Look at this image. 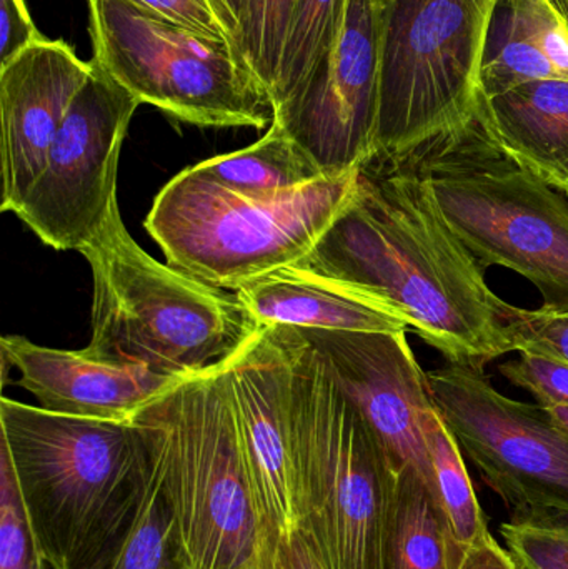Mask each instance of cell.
Here are the masks:
<instances>
[{
	"instance_id": "obj_25",
	"label": "cell",
	"mask_w": 568,
	"mask_h": 569,
	"mask_svg": "<svg viewBox=\"0 0 568 569\" xmlns=\"http://www.w3.org/2000/svg\"><path fill=\"white\" fill-rule=\"evenodd\" d=\"M106 569H187L173 537L156 461L139 518L126 543Z\"/></svg>"
},
{
	"instance_id": "obj_30",
	"label": "cell",
	"mask_w": 568,
	"mask_h": 569,
	"mask_svg": "<svg viewBox=\"0 0 568 569\" xmlns=\"http://www.w3.org/2000/svg\"><path fill=\"white\" fill-rule=\"evenodd\" d=\"M514 12L534 46L568 80V27L549 0H510Z\"/></svg>"
},
{
	"instance_id": "obj_4",
	"label": "cell",
	"mask_w": 568,
	"mask_h": 569,
	"mask_svg": "<svg viewBox=\"0 0 568 569\" xmlns=\"http://www.w3.org/2000/svg\"><path fill=\"white\" fill-rule=\"evenodd\" d=\"M173 537L187 569H260L267 535L240 443L227 363L143 408Z\"/></svg>"
},
{
	"instance_id": "obj_5",
	"label": "cell",
	"mask_w": 568,
	"mask_h": 569,
	"mask_svg": "<svg viewBox=\"0 0 568 569\" xmlns=\"http://www.w3.org/2000/svg\"><path fill=\"white\" fill-rule=\"evenodd\" d=\"M286 331L299 533L326 569H383L399 471L316 348Z\"/></svg>"
},
{
	"instance_id": "obj_35",
	"label": "cell",
	"mask_w": 568,
	"mask_h": 569,
	"mask_svg": "<svg viewBox=\"0 0 568 569\" xmlns=\"http://www.w3.org/2000/svg\"><path fill=\"white\" fill-rule=\"evenodd\" d=\"M217 9H219L220 17H222L226 26L229 27L236 42L237 23H239L240 7L242 0H216Z\"/></svg>"
},
{
	"instance_id": "obj_23",
	"label": "cell",
	"mask_w": 568,
	"mask_h": 569,
	"mask_svg": "<svg viewBox=\"0 0 568 569\" xmlns=\"http://www.w3.org/2000/svg\"><path fill=\"white\" fill-rule=\"evenodd\" d=\"M347 0H296L272 92L273 107L286 102L309 76L339 32Z\"/></svg>"
},
{
	"instance_id": "obj_16",
	"label": "cell",
	"mask_w": 568,
	"mask_h": 569,
	"mask_svg": "<svg viewBox=\"0 0 568 569\" xmlns=\"http://www.w3.org/2000/svg\"><path fill=\"white\" fill-rule=\"evenodd\" d=\"M3 381L7 368L19 371V385L39 407L70 417L132 421L143 408L183 380L149 368L90 357L86 350H57L17 335L0 340Z\"/></svg>"
},
{
	"instance_id": "obj_12",
	"label": "cell",
	"mask_w": 568,
	"mask_h": 569,
	"mask_svg": "<svg viewBox=\"0 0 568 569\" xmlns=\"http://www.w3.org/2000/svg\"><path fill=\"white\" fill-rule=\"evenodd\" d=\"M382 0H347L339 32L276 122L323 176H346L376 156Z\"/></svg>"
},
{
	"instance_id": "obj_38",
	"label": "cell",
	"mask_w": 568,
	"mask_h": 569,
	"mask_svg": "<svg viewBox=\"0 0 568 569\" xmlns=\"http://www.w3.org/2000/svg\"><path fill=\"white\" fill-rule=\"evenodd\" d=\"M46 560H43L42 555L39 553L32 569H46Z\"/></svg>"
},
{
	"instance_id": "obj_26",
	"label": "cell",
	"mask_w": 568,
	"mask_h": 569,
	"mask_svg": "<svg viewBox=\"0 0 568 569\" xmlns=\"http://www.w3.org/2000/svg\"><path fill=\"white\" fill-rule=\"evenodd\" d=\"M39 550L20 497L9 451L0 445V569H32Z\"/></svg>"
},
{
	"instance_id": "obj_1",
	"label": "cell",
	"mask_w": 568,
	"mask_h": 569,
	"mask_svg": "<svg viewBox=\"0 0 568 569\" xmlns=\"http://www.w3.org/2000/svg\"><path fill=\"white\" fill-rule=\"evenodd\" d=\"M293 269L386 311L449 361L484 367L514 351L509 303L406 153H377L360 167L349 202Z\"/></svg>"
},
{
	"instance_id": "obj_39",
	"label": "cell",
	"mask_w": 568,
	"mask_h": 569,
	"mask_svg": "<svg viewBox=\"0 0 568 569\" xmlns=\"http://www.w3.org/2000/svg\"><path fill=\"white\" fill-rule=\"evenodd\" d=\"M559 192H562L564 196H566L568 199V182L562 187V189L559 190Z\"/></svg>"
},
{
	"instance_id": "obj_31",
	"label": "cell",
	"mask_w": 568,
	"mask_h": 569,
	"mask_svg": "<svg viewBox=\"0 0 568 569\" xmlns=\"http://www.w3.org/2000/svg\"><path fill=\"white\" fill-rule=\"evenodd\" d=\"M173 26L199 36L233 42L232 32L220 17L216 0H127Z\"/></svg>"
},
{
	"instance_id": "obj_24",
	"label": "cell",
	"mask_w": 568,
	"mask_h": 569,
	"mask_svg": "<svg viewBox=\"0 0 568 569\" xmlns=\"http://www.w3.org/2000/svg\"><path fill=\"white\" fill-rule=\"evenodd\" d=\"M296 0H242L236 47L246 66L272 97L280 56Z\"/></svg>"
},
{
	"instance_id": "obj_3",
	"label": "cell",
	"mask_w": 568,
	"mask_h": 569,
	"mask_svg": "<svg viewBox=\"0 0 568 569\" xmlns=\"http://www.w3.org/2000/svg\"><path fill=\"white\" fill-rule=\"evenodd\" d=\"M397 153L482 269L519 273L542 295V310L568 313V199L507 152L482 90L464 122Z\"/></svg>"
},
{
	"instance_id": "obj_29",
	"label": "cell",
	"mask_w": 568,
	"mask_h": 569,
	"mask_svg": "<svg viewBox=\"0 0 568 569\" xmlns=\"http://www.w3.org/2000/svg\"><path fill=\"white\" fill-rule=\"evenodd\" d=\"M504 320L514 351L530 348L568 363V313H552L542 308L524 310L509 303Z\"/></svg>"
},
{
	"instance_id": "obj_28",
	"label": "cell",
	"mask_w": 568,
	"mask_h": 569,
	"mask_svg": "<svg viewBox=\"0 0 568 569\" xmlns=\"http://www.w3.org/2000/svg\"><path fill=\"white\" fill-rule=\"evenodd\" d=\"M500 535L520 569H568V528L509 521Z\"/></svg>"
},
{
	"instance_id": "obj_2",
	"label": "cell",
	"mask_w": 568,
	"mask_h": 569,
	"mask_svg": "<svg viewBox=\"0 0 568 569\" xmlns=\"http://www.w3.org/2000/svg\"><path fill=\"white\" fill-rule=\"evenodd\" d=\"M9 451L37 550L52 569H106L126 543L152 477L132 421L70 417L0 400Z\"/></svg>"
},
{
	"instance_id": "obj_20",
	"label": "cell",
	"mask_w": 568,
	"mask_h": 569,
	"mask_svg": "<svg viewBox=\"0 0 568 569\" xmlns=\"http://www.w3.org/2000/svg\"><path fill=\"white\" fill-rule=\"evenodd\" d=\"M192 169L233 192L259 197L282 196L327 177L276 120L259 142Z\"/></svg>"
},
{
	"instance_id": "obj_27",
	"label": "cell",
	"mask_w": 568,
	"mask_h": 569,
	"mask_svg": "<svg viewBox=\"0 0 568 569\" xmlns=\"http://www.w3.org/2000/svg\"><path fill=\"white\" fill-rule=\"evenodd\" d=\"M519 360L500 365V375L529 391L539 407L568 405V363L542 351H517Z\"/></svg>"
},
{
	"instance_id": "obj_6",
	"label": "cell",
	"mask_w": 568,
	"mask_h": 569,
	"mask_svg": "<svg viewBox=\"0 0 568 569\" xmlns=\"http://www.w3.org/2000/svg\"><path fill=\"white\" fill-rule=\"evenodd\" d=\"M80 253L93 282L90 357L187 380L227 363L259 330L236 291L143 252L120 209Z\"/></svg>"
},
{
	"instance_id": "obj_7",
	"label": "cell",
	"mask_w": 568,
	"mask_h": 569,
	"mask_svg": "<svg viewBox=\"0 0 568 569\" xmlns=\"http://www.w3.org/2000/svg\"><path fill=\"white\" fill-rule=\"evenodd\" d=\"M359 170L259 197L226 189L190 167L157 193L146 229L167 266L237 291L309 256L349 202Z\"/></svg>"
},
{
	"instance_id": "obj_11",
	"label": "cell",
	"mask_w": 568,
	"mask_h": 569,
	"mask_svg": "<svg viewBox=\"0 0 568 569\" xmlns=\"http://www.w3.org/2000/svg\"><path fill=\"white\" fill-rule=\"evenodd\" d=\"M92 66L50 146L42 173L16 212L59 252H82L119 209L120 152L140 106L129 90Z\"/></svg>"
},
{
	"instance_id": "obj_19",
	"label": "cell",
	"mask_w": 568,
	"mask_h": 569,
	"mask_svg": "<svg viewBox=\"0 0 568 569\" xmlns=\"http://www.w3.org/2000/svg\"><path fill=\"white\" fill-rule=\"evenodd\" d=\"M464 553L436 491L419 471H399L387 523L383 569H459Z\"/></svg>"
},
{
	"instance_id": "obj_18",
	"label": "cell",
	"mask_w": 568,
	"mask_h": 569,
	"mask_svg": "<svg viewBox=\"0 0 568 569\" xmlns=\"http://www.w3.org/2000/svg\"><path fill=\"white\" fill-rule=\"evenodd\" d=\"M490 126L507 152L544 182H568V80L524 83L486 96Z\"/></svg>"
},
{
	"instance_id": "obj_10",
	"label": "cell",
	"mask_w": 568,
	"mask_h": 569,
	"mask_svg": "<svg viewBox=\"0 0 568 569\" xmlns=\"http://www.w3.org/2000/svg\"><path fill=\"white\" fill-rule=\"evenodd\" d=\"M427 381L434 407L510 523L568 528V437L539 405L500 393L482 365L447 361Z\"/></svg>"
},
{
	"instance_id": "obj_33",
	"label": "cell",
	"mask_w": 568,
	"mask_h": 569,
	"mask_svg": "<svg viewBox=\"0 0 568 569\" xmlns=\"http://www.w3.org/2000/svg\"><path fill=\"white\" fill-rule=\"evenodd\" d=\"M260 569H326L299 531L267 540Z\"/></svg>"
},
{
	"instance_id": "obj_22",
	"label": "cell",
	"mask_w": 568,
	"mask_h": 569,
	"mask_svg": "<svg viewBox=\"0 0 568 569\" xmlns=\"http://www.w3.org/2000/svg\"><path fill=\"white\" fill-rule=\"evenodd\" d=\"M549 79L562 77L524 32L512 2L496 0L480 70L482 92L496 97L524 83Z\"/></svg>"
},
{
	"instance_id": "obj_21",
	"label": "cell",
	"mask_w": 568,
	"mask_h": 569,
	"mask_svg": "<svg viewBox=\"0 0 568 569\" xmlns=\"http://www.w3.org/2000/svg\"><path fill=\"white\" fill-rule=\"evenodd\" d=\"M423 437L432 463L436 493L454 537L464 550L492 537L467 471L464 453L434 405L422 411Z\"/></svg>"
},
{
	"instance_id": "obj_15",
	"label": "cell",
	"mask_w": 568,
	"mask_h": 569,
	"mask_svg": "<svg viewBox=\"0 0 568 569\" xmlns=\"http://www.w3.org/2000/svg\"><path fill=\"white\" fill-rule=\"evenodd\" d=\"M92 70V62L80 60L63 40L49 39L0 69L2 212L22 206Z\"/></svg>"
},
{
	"instance_id": "obj_17",
	"label": "cell",
	"mask_w": 568,
	"mask_h": 569,
	"mask_svg": "<svg viewBox=\"0 0 568 569\" xmlns=\"http://www.w3.org/2000/svg\"><path fill=\"white\" fill-rule=\"evenodd\" d=\"M257 327L337 331H409L357 295L302 270L283 269L236 291Z\"/></svg>"
},
{
	"instance_id": "obj_36",
	"label": "cell",
	"mask_w": 568,
	"mask_h": 569,
	"mask_svg": "<svg viewBox=\"0 0 568 569\" xmlns=\"http://www.w3.org/2000/svg\"><path fill=\"white\" fill-rule=\"evenodd\" d=\"M540 410L546 413L547 420L562 431L568 437V405H547V407H540Z\"/></svg>"
},
{
	"instance_id": "obj_14",
	"label": "cell",
	"mask_w": 568,
	"mask_h": 569,
	"mask_svg": "<svg viewBox=\"0 0 568 569\" xmlns=\"http://www.w3.org/2000/svg\"><path fill=\"white\" fill-rule=\"evenodd\" d=\"M227 373L267 540L299 531L290 438L292 350L286 327L259 328L227 361Z\"/></svg>"
},
{
	"instance_id": "obj_37",
	"label": "cell",
	"mask_w": 568,
	"mask_h": 569,
	"mask_svg": "<svg viewBox=\"0 0 568 569\" xmlns=\"http://www.w3.org/2000/svg\"><path fill=\"white\" fill-rule=\"evenodd\" d=\"M554 7H556L557 12L562 16V19L566 20L568 27V0H549Z\"/></svg>"
},
{
	"instance_id": "obj_9",
	"label": "cell",
	"mask_w": 568,
	"mask_h": 569,
	"mask_svg": "<svg viewBox=\"0 0 568 569\" xmlns=\"http://www.w3.org/2000/svg\"><path fill=\"white\" fill-rule=\"evenodd\" d=\"M496 0H382L377 153L464 122L479 102Z\"/></svg>"
},
{
	"instance_id": "obj_34",
	"label": "cell",
	"mask_w": 568,
	"mask_h": 569,
	"mask_svg": "<svg viewBox=\"0 0 568 569\" xmlns=\"http://www.w3.org/2000/svg\"><path fill=\"white\" fill-rule=\"evenodd\" d=\"M459 569H520L509 550L490 537L467 548Z\"/></svg>"
},
{
	"instance_id": "obj_13",
	"label": "cell",
	"mask_w": 568,
	"mask_h": 569,
	"mask_svg": "<svg viewBox=\"0 0 568 569\" xmlns=\"http://www.w3.org/2000/svg\"><path fill=\"white\" fill-rule=\"evenodd\" d=\"M296 330L323 358L333 380L359 408L397 471H419L436 491L422 428V411L434 405L432 397L427 373L407 341V331Z\"/></svg>"
},
{
	"instance_id": "obj_32",
	"label": "cell",
	"mask_w": 568,
	"mask_h": 569,
	"mask_svg": "<svg viewBox=\"0 0 568 569\" xmlns=\"http://www.w3.org/2000/svg\"><path fill=\"white\" fill-rule=\"evenodd\" d=\"M43 40L26 0H0V69Z\"/></svg>"
},
{
	"instance_id": "obj_8",
	"label": "cell",
	"mask_w": 568,
	"mask_h": 569,
	"mask_svg": "<svg viewBox=\"0 0 568 569\" xmlns=\"http://www.w3.org/2000/svg\"><path fill=\"white\" fill-rule=\"evenodd\" d=\"M87 6L92 62L140 106L199 127L272 126V97L229 40L190 32L127 0Z\"/></svg>"
}]
</instances>
